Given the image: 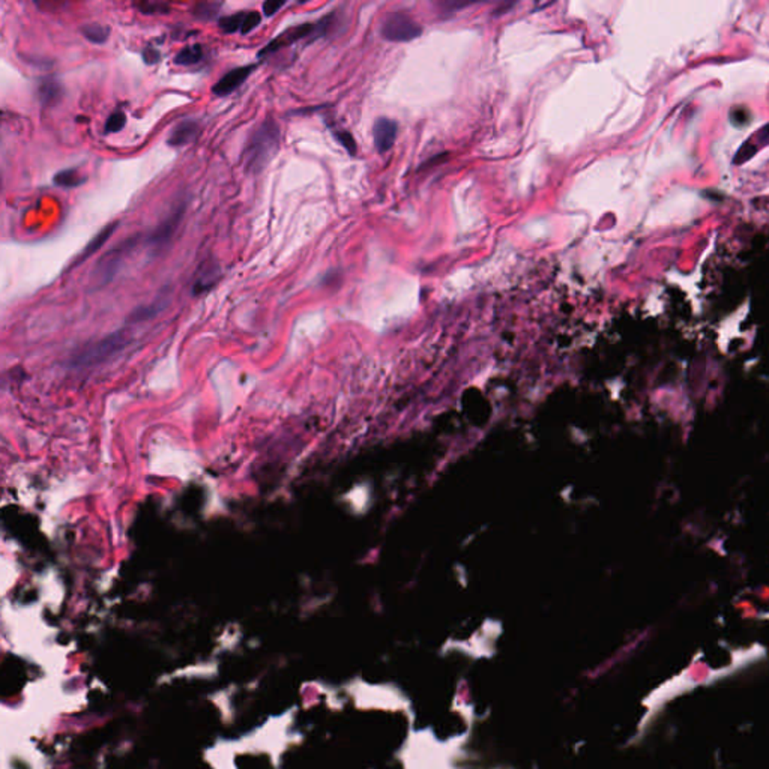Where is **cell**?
I'll return each mask as SVG.
<instances>
[{"mask_svg":"<svg viewBox=\"0 0 769 769\" xmlns=\"http://www.w3.org/2000/svg\"><path fill=\"white\" fill-rule=\"evenodd\" d=\"M247 11H239L231 15L221 17L218 20V27L224 33H236L242 31L243 20H245Z\"/></svg>","mask_w":769,"mask_h":769,"instance_id":"cell-15","label":"cell"},{"mask_svg":"<svg viewBox=\"0 0 769 769\" xmlns=\"http://www.w3.org/2000/svg\"><path fill=\"white\" fill-rule=\"evenodd\" d=\"M329 18L330 17H326V18H323L322 22H319V23H304V24H296V26H291V27L286 29L284 32H281L280 35H277L274 40L269 41L264 48H261V50L259 52V57L274 54V53L283 50V48L291 45V44L305 40V38L314 36V35H323L325 31H326V27H328Z\"/></svg>","mask_w":769,"mask_h":769,"instance_id":"cell-2","label":"cell"},{"mask_svg":"<svg viewBox=\"0 0 769 769\" xmlns=\"http://www.w3.org/2000/svg\"><path fill=\"white\" fill-rule=\"evenodd\" d=\"M118 226H119V221L107 224V226L98 233V235L93 236L89 241V243H87L86 248H83V251L80 252V254L77 256V259L71 264V268L82 265L83 261H86L87 259H91L93 254H96V252H98L105 245V242L113 236V233L116 231V229H118Z\"/></svg>","mask_w":769,"mask_h":769,"instance_id":"cell-8","label":"cell"},{"mask_svg":"<svg viewBox=\"0 0 769 769\" xmlns=\"http://www.w3.org/2000/svg\"><path fill=\"white\" fill-rule=\"evenodd\" d=\"M135 6L144 15H161L170 13V5L165 2H148V0H144V2H140Z\"/></svg>","mask_w":769,"mask_h":769,"instance_id":"cell-17","label":"cell"},{"mask_svg":"<svg viewBox=\"0 0 769 769\" xmlns=\"http://www.w3.org/2000/svg\"><path fill=\"white\" fill-rule=\"evenodd\" d=\"M385 40L393 43L412 41L421 35V27L404 13H394L389 15L382 27Z\"/></svg>","mask_w":769,"mask_h":769,"instance_id":"cell-4","label":"cell"},{"mask_svg":"<svg viewBox=\"0 0 769 769\" xmlns=\"http://www.w3.org/2000/svg\"><path fill=\"white\" fill-rule=\"evenodd\" d=\"M134 245H135V239H126L125 242L121 243V245L110 250L109 254L104 256L100 260L98 266H96V269H95L96 278L101 280L102 283H109L116 272H118L119 265L122 264L123 257L128 254Z\"/></svg>","mask_w":769,"mask_h":769,"instance_id":"cell-5","label":"cell"},{"mask_svg":"<svg viewBox=\"0 0 769 769\" xmlns=\"http://www.w3.org/2000/svg\"><path fill=\"white\" fill-rule=\"evenodd\" d=\"M53 182L62 188H77L86 182V178L77 169H66L56 173Z\"/></svg>","mask_w":769,"mask_h":769,"instance_id":"cell-12","label":"cell"},{"mask_svg":"<svg viewBox=\"0 0 769 769\" xmlns=\"http://www.w3.org/2000/svg\"><path fill=\"white\" fill-rule=\"evenodd\" d=\"M199 132H200V125L196 121H183L174 126L170 137L167 139V143L173 146V148L185 146L196 139Z\"/></svg>","mask_w":769,"mask_h":769,"instance_id":"cell-9","label":"cell"},{"mask_svg":"<svg viewBox=\"0 0 769 769\" xmlns=\"http://www.w3.org/2000/svg\"><path fill=\"white\" fill-rule=\"evenodd\" d=\"M62 93H63V91H62L61 83L53 80V79L44 80L40 84V89H38V95H40V100L43 101L44 105L57 104L62 98Z\"/></svg>","mask_w":769,"mask_h":769,"instance_id":"cell-11","label":"cell"},{"mask_svg":"<svg viewBox=\"0 0 769 769\" xmlns=\"http://www.w3.org/2000/svg\"><path fill=\"white\" fill-rule=\"evenodd\" d=\"M397 131H398V126L394 121L388 119V118L377 119L376 123H374V128H373V137H374L376 149L381 153H385V152H388L389 149H391L394 146L395 139H397Z\"/></svg>","mask_w":769,"mask_h":769,"instance_id":"cell-7","label":"cell"},{"mask_svg":"<svg viewBox=\"0 0 769 769\" xmlns=\"http://www.w3.org/2000/svg\"><path fill=\"white\" fill-rule=\"evenodd\" d=\"M125 125H126V114L122 110H116L109 116V119H107L105 126H104V132L105 134L119 132L125 128Z\"/></svg>","mask_w":769,"mask_h":769,"instance_id":"cell-18","label":"cell"},{"mask_svg":"<svg viewBox=\"0 0 769 769\" xmlns=\"http://www.w3.org/2000/svg\"><path fill=\"white\" fill-rule=\"evenodd\" d=\"M221 3H217V2H199L194 5L191 14L197 18V20H201V22H212L215 20L220 9H221Z\"/></svg>","mask_w":769,"mask_h":769,"instance_id":"cell-14","label":"cell"},{"mask_svg":"<svg viewBox=\"0 0 769 769\" xmlns=\"http://www.w3.org/2000/svg\"><path fill=\"white\" fill-rule=\"evenodd\" d=\"M280 149V126L274 121H265L251 134L242 152V162L247 172L257 174L277 157Z\"/></svg>","mask_w":769,"mask_h":769,"instance_id":"cell-1","label":"cell"},{"mask_svg":"<svg viewBox=\"0 0 769 769\" xmlns=\"http://www.w3.org/2000/svg\"><path fill=\"white\" fill-rule=\"evenodd\" d=\"M220 277V268L217 264H203L200 272L196 277V283L192 286L194 295H201L211 287L215 286Z\"/></svg>","mask_w":769,"mask_h":769,"instance_id":"cell-10","label":"cell"},{"mask_svg":"<svg viewBox=\"0 0 769 769\" xmlns=\"http://www.w3.org/2000/svg\"><path fill=\"white\" fill-rule=\"evenodd\" d=\"M203 54H204V52H203V48H201L200 44L185 47L183 50H181L176 54V57H174V63L182 65V66L196 65L203 59Z\"/></svg>","mask_w":769,"mask_h":769,"instance_id":"cell-13","label":"cell"},{"mask_svg":"<svg viewBox=\"0 0 769 769\" xmlns=\"http://www.w3.org/2000/svg\"><path fill=\"white\" fill-rule=\"evenodd\" d=\"M334 135L335 139L342 143L346 151L350 153V155H355L356 153V143L353 140L352 135H350L347 131H343V130H334Z\"/></svg>","mask_w":769,"mask_h":769,"instance_id":"cell-20","label":"cell"},{"mask_svg":"<svg viewBox=\"0 0 769 769\" xmlns=\"http://www.w3.org/2000/svg\"><path fill=\"white\" fill-rule=\"evenodd\" d=\"M256 70V65H245L238 66L235 70L224 74L221 79L213 86V95L217 96H226L231 92H235L238 87H241L243 83L248 80V77Z\"/></svg>","mask_w":769,"mask_h":769,"instance_id":"cell-6","label":"cell"},{"mask_svg":"<svg viewBox=\"0 0 769 769\" xmlns=\"http://www.w3.org/2000/svg\"><path fill=\"white\" fill-rule=\"evenodd\" d=\"M82 33L84 35V38L87 41H91L92 44H104L107 40H109V35H110V29L107 26H102V24H86L82 27Z\"/></svg>","mask_w":769,"mask_h":769,"instance_id":"cell-16","label":"cell"},{"mask_svg":"<svg viewBox=\"0 0 769 769\" xmlns=\"http://www.w3.org/2000/svg\"><path fill=\"white\" fill-rule=\"evenodd\" d=\"M143 59L148 65L157 63L160 61V53H158V50H155V48L148 47V48H144V52H143Z\"/></svg>","mask_w":769,"mask_h":769,"instance_id":"cell-22","label":"cell"},{"mask_svg":"<svg viewBox=\"0 0 769 769\" xmlns=\"http://www.w3.org/2000/svg\"><path fill=\"white\" fill-rule=\"evenodd\" d=\"M284 5H286V0H268V2L264 3V14L266 17L275 15Z\"/></svg>","mask_w":769,"mask_h":769,"instance_id":"cell-21","label":"cell"},{"mask_svg":"<svg viewBox=\"0 0 769 769\" xmlns=\"http://www.w3.org/2000/svg\"><path fill=\"white\" fill-rule=\"evenodd\" d=\"M260 23H261V15L257 11H247V15H245V20H243V26H242L241 33L242 35L251 33L252 31H254V29L259 27Z\"/></svg>","mask_w":769,"mask_h":769,"instance_id":"cell-19","label":"cell"},{"mask_svg":"<svg viewBox=\"0 0 769 769\" xmlns=\"http://www.w3.org/2000/svg\"><path fill=\"white\" fill-rule=\"evenodd\" d=\"M183 213H185V203H181L170 212V215L164 221H161L151 235L146 238V245L149 247L152 254H157V252H161L169 247V243L172 242L173 236L176 235V231L181 226Z\"/></svg>","mask_w":769,"mask_h":769,"instance_id":"cell-3","label":"cell"}]
</instances>
